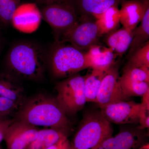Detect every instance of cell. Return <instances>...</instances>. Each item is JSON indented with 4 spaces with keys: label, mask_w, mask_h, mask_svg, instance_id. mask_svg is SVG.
I'll list each match as a JSON object with an SVG mask.
<instances>
[{
    "label": "cell",
    "mask_w": 149,
    "mask_h": 149,
    "mask_svg": "<svg viewBox=\"0 0 149 149\" xmlns=\"http://www.w3.org/2000/svg\"><path fill=\"white\" fill-rule=\"evenodd\" d=\"M13 119L37 127L54 128L66 135L70 123L56 98L43 94L27 99Z\"/></svg>",
    "instance_id": "obj_1"
},
{
    "label": "cell",
    "mask_w": 149,
    "mask_h": 149,
    "mask_svg": "<svg viewBox=\"0 0 149 149\" xmlns=\"http://www.w3.org/2000/svg\"><path fill=\"white\" fill-rule=\"evenodd\" d=\"M48 51L37 43L22 41L13 45L7 56L10 74L19 79H42L47 65Z\"/></svg>",
    "instance_id": "obj_2"
},
{
    "label": "cell",
    "mask_w": 149,
    "mask_h": 149,
    "mask_svg": "<svg viewBox=\"0 0 149 149\" xmlns=\"http://www.w3.org/2000/svg\"><path fill=\"white\" fill-rule=\"evenodd\" d=\"M47 65L57 78H65L90 68L85 52L71 44L55 42L48 51Z\"/></svg>",
    "instance_id": "obj_3"
},
{
    "label": "cell",
    "mask_w": 149,
    "mask_h": 149,
    "mask_svg": "<svg viewBox=\"0 0 149 149\" xmlns=\"http://www.w3.org/2000/svg\"><path fill=\"white\" fill-rule=\"evenodd\" d=\"M112 133L111 124L100 111L88 112L70 143L71 149H97Z\"/></svg>",
    "instance_id": "obj_4"
},
{
    "label": "cell",
    "mask_w": 149,
    "mask_h": 149,
    "mask_svg": "<svg viewBox=\"0 0 149 149\" xmlns=\"http://www.w3.org/2000/svg\"><path fill=\"white\" fill-rule=\"evenodd\" d=\"M85 76L76 74L56 83V97L67 115H74L83 109L86 102Z\"/></svg>",
    "instance_id": "obj_5"
},
{
    "label": "cell",
    "mask_w": 149,
    "mask_h": 149,
    "mask_svg": "<svg viewBox=\"0 0 149 149\" xmlns=\"http://www.w3.org/2000/svg\"><path fill=\"white\" fill-rule=\"evenodd\" d=\"M42 19L50 26L56 42L77 23L78 19L74 7L68 3H57L44 6L41 10Z\"/></svg>",
    "instance_id": "obj_6"
},
{
    "label": "cell",
    "mask_w": 149,
    "mask_h": 149,
    "mask_svg": "<svg viewBox=\"0 0 149 149\" xmlns=\"http://www.w3.org/2000/svg\"><path fill=\"white\" fill-rule=\"evenodd\" d=\"M101 36L95 20H91L88 15H82L74 27L56 42L68 43L84 51L97 45Z\"/></svg>",
    "instance_id": "obj_7"
},
{
    "label": "cell",
    "mask_w": 149,
    "mask_h": 149,
    "mask_svg": "<svg viewBox=\"0 0 149 149\" xmlns=\"http://www.w3.org/2000/svg\"><path fill=\"white\" fill-rule=\"evenodd\" d=\"M119 77L118 66L115 64L104 76L98 92L96 103L100 108L113 103L127 101L129 99L123 91Z\"/></svg>",
    "instance_id": "obj_8"
},
{
    "label": "cell",
    "mask_w": 149,
    "mask_h": 149,
    "mask_svg": "<svg viewBox=\"0 0 149 149\" xmlns=\"http://www.w3.org/2000/svg\"><path fill=\"white\" fill-rule=\"evenodd\" d=\"M101 113L109 122L116 124L139 123L140 104L134 101H120L100 108Z\"/></svg>",
    "instance_id": "obj_9"
},
{
    "label": "cell",
    "mask_w": 149,
    "mask_h": 149,
    "mask_svg": "<svg viewBox=\"0 0 149 149\" xmlns=\"http://www.w3.org/2000/svg\"><path fill=\"white\" fill-rule=\"evenodd\" d=\"M39 128L14 120L9 127L4 140L8 149H27L38 136Z\"/></svg>",
    "instance_id": "obj_10"
},
{
    "label": "cell",
    "mask_w": 149,
    "mask_h": 149,
    "mask_svg": "<svg viewBox=\"0 0 149 149\" xmlns=\"http://www.w3.org/2000/svg\"><path fill=\"white\" fill-rule=\"evenodd\" d=\"M41 10L35 3L19 5L15 12L11 23L14 27L24 33H32L37 29L42 20Z\"/></svg>",
    "instance_id": "obj_11"
},
{
    "label": "cell",
    "mask_w": 149,
    "mask_h": 149,
    "mask_svg": "<svg viewBox=\"0 0 149 149\" xmlns=\"http://www.w3.org/2000/svg\"><path fill=\"white\" fill-rule=\"evenodd\" d=\"M141 130L138 128L123 130L114 137L111 136L106 139L97 149H137L145 140V134Z\"/></svg>",
    "instance_id": "obj_12"
},
{
    "label": "cell",
    "mask_w": 149,
    "mask_h": 149,
    "mask_svg": "<svg viewBox=\"0 0 149 149\" xmlns=\"http://www.w3.org/2000/svg\"><path fill=\"white\" fill-rule=\"evenodd\" d=\"M149 0L142 2L139 0H123L119 9L120 23L123 27L134 30L143 17L145 9Z\"/></svg>",
    "instance_id": "obj_13"
},
{
    "label": "cell",
    "mask_w": 149,
    "mask_h": 149,
    "mask_svg": "<svg viewBox=\"0 0 149 149\" xmlns=\"http://www.w3.org/2000/svg\"><path fill=\"white\" fill-rule=\"evenodd\" d=\"M90 68L93 70L107 71L115 64L117 55L109 47L94 45L85 52Z\"/></svg>",
    "instance_id": "obj_14"
},
{
    "label": "cell",
    "mask_w": 149,
    "mask_h": 149,
    "mask_svg": "<svg viewBox=\"0 0 149 149\" xmlns=\"http://www.w3.org/2000/svg\"><path fill=\"white\" fill-rule=\"evenodd\" d=\"M0 97L23 104L27 100L24 88L18 78L9 73L0 75Z\"/></svg>",
    "instance_id": "obj_15"
},
{
    "label": "cell",
    "mask_w": 149,
    "mask_h": 149,
    "mask_svg": "<svg viewBox=\"0 0 149 149\" xmlns=\"http://www.w3.org/2000/svg\"><path fill=\"white\" fill-rule=\"evenodd\" d=\"M123 0H70L69 3L82 15H91L94 17L113 6H118Z\"/></svg>",
    "instance_id": "obj_16"
},
{
    "label": "cell",
    "mask_w": 149,
    "mask_h": 149,
    "mask_svg": "<svg viewBox=\"0 0 149 149\" xmlns=\"http://www.w3.org/2000/svg\"><path fill=\"white\" fill-rule=\"evenodd\" d=\"M133 31L123 27L108 33L106 39L108 47L112 50L117 56L123 55L130 48Z\"/></svg>",
    "instance_id": "obj_17"
},
{
    "label": "cell",
    "mask_w": 149,
    "mask_h": 149,
    "mask_svg": "<svg viewBox=\"0 0 149 149\" xmlns=\"http://www.w3.org/2000/svg\"><path fill=\"white\" fill-rule=\"evenodd\" d=\"M102 35L116 30L120 23V10L113 6L95 17Z\"/></svg>",
    "instance_id": "obj_18"
},
{
    "label": "cell",
    "mask_w": 149,
    "mask_h": 149,
    "mask_svg": "<svg viewBox=\"0 0 149 149\" xmlns=\"http://www.w3.org/2000/svg\"><path fill=\"white\" fill-rule=\"evenodd\" d=\"M66 136L63 132L54 128L40 130L37 138L30 143L27 149H47Z\"/></svg>",
    "instance_id": "obj_19"
},
{
    "label": "cell",
    "mask_w": 149,
    "mask_h": 149,
    "mask_svg": "<svg viewBox=\"0 0 149 149\" xmlns=\"http://www.w3.org/2000/svg\"><path fill=\"white\" fill-rule=\"evenodd\" d=\"M149 4H147L143 17L139 27L133 31V36L130 46V54H131L136 49L149 41Z\"/></svg>",
    "instance_id": "obj_20"
},
{
    "label": "cell",
    "mask_w": 149,
    "mask_h": 149,
    "mask_svg": "<svg viewBox=\"0 0 149 149\" xmlns=\"http://www.w3.org/2000/svg\"><path fill=\"white\" fill-rule=\"evenodd\" d=\"M107 72L93 70L91 74L85 75L84 89L86 102H96L102 80Z\"/></svg>",
    "instance_id": "obj_21"
},
{
    "label": "cell",
    "mask_w": 149,
    "mask_h": 149,
    "mask_svg": "<svg viewBox=\"0 0 149 149\" xmlns=\"http://www.w3.org/2000/svg\"><path fill=\"white\" fill-rule=\"evenodd\" d=\"M119 83L124 94L130 98L132 96L143 97L149 91V83L132 81L119 77Z\"/></svg>",
    "instance_id": "obj_22"
},
{
    "label": "cell",
    "mask_w": 149,
    "mask_h": 149,
    "mask_svg": "<svg viewBox=\"0 0 149 149\" xmlns=\"http://www.w3.org/2000/svg\"><path fill=\"white\" fill-rule=\"evenodd\" d=\"M120 77L132 81L149 83V68L138 67L127 64Z\"/></svg>",
    "instance_id": "obj_23"
},
{
    "label": "cell",
    "mask_w": 149,
    "mask_h": 149,
    "mask_svg": "<svg viewBox=\"0 0 149 149\" xmlns=\"http://www.w3.org/2000/svg\"><path fill=\"white\" fill-rule=\"evenodd\" d=\"M127 64L138 67L149 68V41L131 54Z\"/></svg>",
    "instance_id": "obj_24"
},
{
    "label": "cell",
    "mask_w": 149,
    "mask_h": 149,
    "mask_svg": "<svg viewBox=\"0 0 149 149\" xmlns=\"http://www.w3.org/2000/svg\"><path fill=\"white\" fill-rule=\"evenodd\" d=\"M21 0H0V22L8 25L10 24L16 9Z\"/></svg>",
    "instance_id": "obj_25"
},
{
    "label": "cell",
    "mask_w": 149,
    "mask_h": 149,
    "mask_svg": "<svg viewBox=\"0 0 149 149\" xmlns=\"http://www.w3.org/2000/svg\"><path fill=\"white\" fill-rule=\"evenodd\" d=\"M22 105L12 100L0 97V118L13 119Z\"/></svg>",
    "instance_id": "obj_26"
},
{
    "label": "cell",
    "mask_w": 149,
    "mask_h": 149,
    "mask_svg": "<svg viewBox=\"0 0 149 149\" xmlns=\"http://www.w3.org/2000/svg\"><path fill=\"white\" fill-rule=\"evenodd\" d=\"M142 102L140 104L139 112V129L143 130L149 127V91L143 96Z\"/></svg>",
    "instance_id": "obj_27"
},
{
    "label": "cell",
    "mask_w": 149,
    "mask_h": 149,
    "mask_svg": "<svg viewBox=\"0 0 149 149\" xmlns=\"http://www.w3.org/2000/svg\"><path fill=\"white\" fill-rule=\"evenodd\" d=\"M14 119H1L0 118V143L4 140L6 133Z\"/></svg>",
    "instance_id": "obj_28"
},
{
    "label": "cell",
    "mask_w": 149,
    "mask_h": 149,
    "mask_svg": "<svg viewBox=\"0 0 149 149\" xmlns=\"http://www.w3.org/2000/svg\"><path fill=\"white\" fill-rule=\"evenodd\" d=\"M47 149H71V144L66 136Z\"/></svg>",
    "instance_id": "obj_29"
},
{
    "label": "cell",
    "mask_w": 149,
    "mask_h": 149,
    "mask_svg": "<svg viewBox=\"0 0 149 149\" xmlns=\"http://www.w3.org/2000/svg\"><path fill=\"white\" fill-rule=\"evenodd\" d=\"M35 3L45 6L57 3H69L70 0H33Z\"/></svg>",
    "instance_id": "obj_30"
},
{
    "label": "cell",
    "mask_w": 149,
    "mask_h": 149,
    "mask_svg": "<svg viewBox=\"0 0 149 149\" xmlns=\"http://www.w3.org/2000/svg\"><path fill=\"white\" fill-rule=\"evenodd\" d=\"M0 149H1V148H0Z\"/></svg>",
    "instance_id": "obj_31"
}]
</instances>
